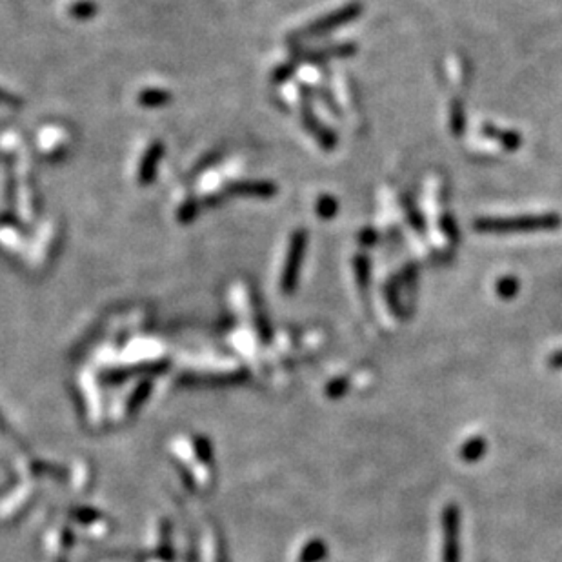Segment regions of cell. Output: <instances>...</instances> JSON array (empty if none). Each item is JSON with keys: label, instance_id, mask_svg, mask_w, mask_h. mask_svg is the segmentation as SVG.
Instances as JSON below:
<instances>
[{"label": "cell", "instance_id": "cell-2", "mask_svg": "<svg viewBox=\"0 0 562 562\" xmlns=\"http://www.w3.org/2000/svg\"><path fill=\"white\" fill-rule=\"evenodd\" d=\"M461 513L457 504H446L443 512V562H461Z\"/></svg>", "mask_w": 562, "mask_h": 562}, {"label": "cell", "instance_id": "cell-5", "mask_svg": "<svg viewBox=\"0 0 562 562\" xmlns=\"http://www.w3.org/2000/svg\"><path fill=\"white\" fill-rule=\"evenodd\" d=\"M302 122H304L309 133L317 138L324 149L335 148L337 137L323 124V122H320V120H317V117L313 115V111H311V108L309 106L302 108Z\"/></svg>", "mask_w": 562, "mask_h": 562}, {"label": "cell", "instance_id": "cell-18", "mask_svg": "<svg viewBox=\"0 0 562 562\" xmlns=\"http://www.w3.org/2000/svg\"><path fill=\"white\" fill-rule=\"evenodd\" d=\"M549 368L553 369H562V350L557 351V353H553L552 357H549Z\"/></svg>", "mask_w": 562, "mask_h": 562}, {"label": "cell", "instance_id": "cell-16", "mask_svg": "<svg viewBox=\"0 0 562 562\" xmlns=\"http://www.w3.org/2000/svg\"><path fill=\"white\" fill-rule=\"evenodd\" d=\"M443 230L450 239H455L457 237V226L455 222H453L452 215H444L443 217Z\"/></svg>", "mask_w": 562, "mask_h": 562}, {"label": "cell", "instance_id": "cell-8", "mask_svg": "<svg viewBox=\"0 0 562 562\" xmlns=\"http://www.w3.org/2000/svg\"><path fill=\"white\" fill-rule=\"evenodd\" d=\"M486 441L482 437H473L470 438L464 446L461 448V459H464L466 462H475L482 459L484 453H486Z\"/></svg>", "mask_w": 562, "mask_h": 562}, {"label": "cell", "instance_id": "cell-19", "mask_svg": "<svg viewBox=\"0 0 562 562\" xmlns=\"http://www.w3.org/2000/svg\"><path fill=\"white\" fill-rule=\"evenodd\" d=\"M360 240H362V242H364V244H374L375 240H377V233H375V231H371V230H366L364 233H362V235H360Z\"/></svg>", "mask_w": 562, "mask_h": 562}, {"label": "cell", "instance_id": "cell-1", "mask_svg": "<svg viewBox=\"0 0 562 562\" xmlns=\"http://www.w3.org/2000/svg\"><path fill=\"white\" fill-rule=\"evenodd\" d=\"M562 224L561 215L557 213H540V215H522L510 219H479L475 221V230L480 233H495V235H512V233H535V231L555 230Z\"/></svg>", "mask_w": 562, "mask_h": 562}, {"label": "cell", "instance_id": "cell-11", "mask_svg": "<svg viewBox=\"0 0 562 562\" xmlns=\"http://www.w3.org/2000/svg\"><path fill=\"white\" fill-rule=\"evenodd\" d=\"M497 293L503 299H513L519 293V281L515 276H504L497 282Z\"/></svg>", "mask_w": 562, "mask_h": 562}, {"label": "cell", "instance_id": "cell-14", "mask_svg": "<svg viewBox=\"0 0 562 562\" xmlns=\"http://www.w3.org/2000/svg\"><path fill=\"white\" fill-rule=\"evenodd\" d=\"M317 213L323 219H332L333 215L337 213V200L330 195H324V197L318 198L317 202Z\"/></svg>", "mask_w": 562, "mask_h": 562}, {"label": "cell", "instance_id": "cell-17", "mask_svg": "<svg viewBox=\"0 0 562 562\" xmlns=\"http://www.w3.org/2000/svg\"><path fill=\"white\" fill-rule=\"evenodd\" d=\"M0 104H4V106H19L20 101L15 95H11V93L0 89Z\"/></svg>", "mask_w": 562, "mask_h": 562}, {"label": "cell", "instance_id": "cell-10", "mask_svg": "<svg viewBox=\"0 0 562 562\" xmlns=\"http://www.w3.org/2000/svg\"><path fill=\"white\" fill-rule=\"evenodd\" d=\"M452 129L455 135H462L466 129V111L459 98H455L452 106Z\"/></svg>", "mask_w": 562, "mask_h": 562}, {"label": "cell", "instance_id": "cell-12", "mask_svg": "<svg viewBox=\"0 0 562 562\" xmlns=\"http://www.w3.org/2000/svg\"><path fill=\"white\" fill-rule=\"evenodd\" d=\"M355 273H357V282L362 290L368 288L369 282V260L366 255H359L355 257Z\"/></svg>", "mask_w": 562, "mask_h": 562}, {"label": "cell", "instance_id": "cell-3", "mask_svg": "<svg viewBox=\"0 0 562 562\" xmlns=\"http://www.w3.org/2000/svg\"><path fill=\"white\" fill-rule=\"evenodd\" d=\"M306 246H308V233H306V230H297L291 237L286 266H284V273H282V290L286 293L293 291V288H295L300 264H302V258H304L306 253Z\"/></svg>", "mask_w": 562, "mask_h": 562}, {"label": "cell", "instance_id": "cell-13", "mask_svg": "<svg viewBox=\"0 0 562 562\" xmlns=\"http://www.w3.org/2000/svg\"><path fill=\"white\" fill-rule=\"evenodd\" d=\"M168 101H170V95L166 91H161V89H149V91H144L140 95V102L144 106H161Z\"/></svg>", "mask_w": 562, "mask_h": 562}, {"label": "cell", "instance_id": "cell-6", "mask_svg": "<svg viewBox=\"0 0 562 562\" xmlns=\"http://www.w3.org/2000/svg\"><path fill=\"white\" fill-rule=\"evenodd\" d=\"M162 151H164L162 144L155 142L151 148L148 149V153H146V157H144L142 164H140V170H138V179H140L142 184H149V182L155 179V173H157Z\"/></svg>", "mask_w": 562, "mask_h": 562}, {"label": "cell", "instance_id": "cell-15", "mask_svg": "<svg viewBox=\"0 0 562 562\" xmlns=\"http://www.w3.org/2000/svg\"><path fill=\"white\" fill-rule=\"evenodd\" d=\"M404 207H406V212H408V217H410L411 226H413L415 230L419 231V233H422V231H424V228H426V224H424V219H422V215L419 213V209L415 207V204L411 202L410 198H408V200H404Z\"/></svg>", "mask_w": 562, "mask_h": 562}, {"label": "cell", "instance_id": "cell-9", "mask_svg": "<svg viewBox=\"0 0 562 562\" xmlns=\"http://www.w3.org/2000/svg\"><path fill=\"white\" fill-rule=\"evenodd\" d=\"M233 193H244V195H257V197H269L276 191L272 184L267 182H240L233 186L231 189Z\"/></svg>", "mask_w": 562, "mask_h": 562}, {"label": "cell", "instance_id": "cell-4", "mask_svg": "<svg viewBox=\"0 0 562 562\" xmlns=\"http://www.w3.org/2000/svg\"><path fill=\"white\" fill-rule=\"evenodd\" d=\"M359 13H360L359 6H348V8H342V10L327 15L324 19L317 20V22H313L306 29H302V31H300V37H311V35H323V33L332 31V29H337L339 26H342V24L351 22L355 17H359Z\"/></svg>", "mask_w": 562, "mask_h": 562}, {"label": "cell", "instance_id": "cell-7", "mask_svg": "<svg viewBox=\"0 0 562 562\" xmlns=\"http://www.w3.org/2000/svg\"><path fill=\"white\" fill-rule=\"evenodd\" d=\"M484 133L491 138H497L498 142L503 144L506 149H510V151H513V149H517V148H521L522 138H521V135L515 133V131L491 128V126H484Z\"/></svg>", "mask_w": 562, "mask_h": 562}]
</instances>
